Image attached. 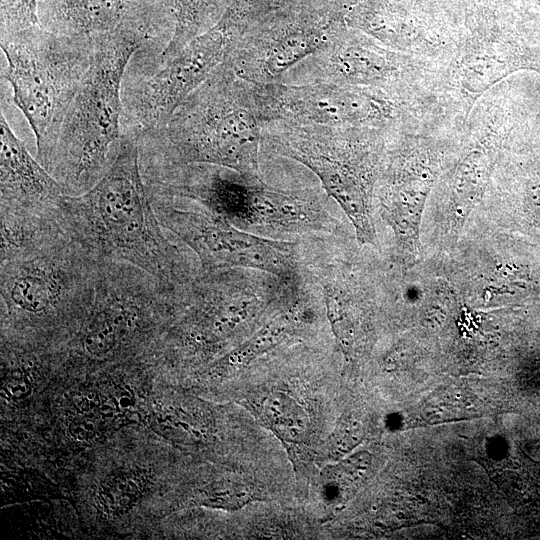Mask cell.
Wrapping results in <instances>:
<instances>
[{"instance_id":"cell-22","label":"cell","mask_w":540,"mask_h":540,"mask_svg":"<svg viewBox=\"0 0 540 540\" xmlns=\"http://www.w3.org/2000/svg\"><path fill=\"white\" fill-rule=\"evenodd\" d=\"M361 424L352 419H342L327 441V453L329 458L340 460L344 458L351 450L357 446L362 439Z\"/></svg>"},{"instance_id":"cell-20","label":"cell","mask_w":540,"mask_h":540,"mask_svg":"<svg viewBox=\"0 0 540 540\" xmlns=\"http://www.w3.org/2000/svg\"><path fill=\"white\" fill-rule=\"evenodd\" d=\"M42 27L39 0H1V36Z\"/></svg>"},{"instance_id":"cell-12","label":"cell","mask_w":540,"mask_h":540,"mask_svg":"<svg viewBox=\"0 0 540 540\" xmlns=\"http://www.w3.org/2000/svg\"><path fill=\"white\" fill-rule=\"evenodd\" d=\"M173 0H39L41 26L53 33L92 42L113 36L137 38L133 60L155 67L173 32Z\"/></svg>"},{"instance_id":"cell-19","label":"cell","mask_w":540,"mask_h":540,"mask_svg":"<svg viewBox=\"0 0 540 540\" xmlns=\"http://www.w3.org/2000/svg\"><path fill=\"white\" fill-rule=\"evenodd\" d=\"M370 463V454L364 451L338 460L336 464L326 467L322 473L325 489L333 488L342 492L350 488L365 476Z\"/></svg>"},{"instance_id":"cell-5","label":"cell","mask_w":540,"mask_h":540,"mask_svg":"<svg viewBox=\"0 0 540 540\" xmlns=\"http://www.w3.org/2000/svg\"><path fill=\"white\" fill-rule=\"evenodd\" d=\"M1 49L7 60L2 77L33 131L37 160L45 166L89 70L94 42L37 27L1 36Z\"/></svg>"},{"instance_id":"cell-6","label":"cell","mask_w":540,"mask_h":540,"mask_svg":"<svg viewBox=\"0 0 540 540\" xmlns=\"http://www.w3.org/2000/svg\"><path fill=\"white\" fill-rule=\"evenodd\" d=\"M263 11V0H233L216 25L175 56L148 74L125 73L122 132L137 137L164 126L183 100L224 61Z\"/></svg>"},{"instance_id":"cell-8","label":"cell","mask_w":540,"mask_h":540,"mask_svg":"<svg viewBox=\"0 0 540 540\" xmlns=\"http://www.w3.org/2000/svg\"><path fill=\"white\" fill-rule=\"evenodd\" d=\"M217 167H183L170 184V193L196 202L238 228L293 233L327 229L329 216L317 198L269 186L261 178L224 177Z\"/></svg>"},{"instance_id":"cell-7","label":"cell","mask_w":540,"mask_h":540,"mask_svg":"<svg viewBox=\"0 0 540 540\" xmlns=\"http://www.w3.org/2000/svg\"><path fill=\"white\" fill-rule=\"evenodd\" d=\"M440 74L436 64L391 50L345 26L317 52L288 71L280 82L375 89L429 108L437 99Z\"/></svg>"},{"instance_id":"cell-16","label":"cell","mask_w":540,"mask_h":540,"mask_svg":"<svg viewBox=\"0 0 540 540\" xmlns=\"http://www.w3.org/2000/svg\"><path fill=\"white\" fill-rule=\"evenodd\" d=\"M293 312L282 313L227 353L218 363L225 371H237L284 341L293 330Z\"/></svg>"},{"instance_id":"cell-21","label":"cell","mask_w":540,"mask_h":540,"mask_svg":"<svg viewBox=\"0 0 540 540\" xmlns=\"http://www.w3.org/2000/svg\"><path fill=\"white\" fill-rule=\"evenodd\" d=\"M255 500L251 489L235 482H220L208 488L202 504L224 510H237Z\"/></svg>"},{"instance_id":"cell-2","label":"cell","mask_w":540,"mask_h":540,"mask_svg":"<svg viewBox=\"0 0 540 540\" xmlns=\"http://www.w3.org/2000/svg\"><path fill=\"white\" fill-rule=\"evenodd\" d=\"M263 128L255 84L223 61L164 126L136 137L140 168L208 164L259 179Z\"/></svg>"},{"instance_id":"cell-1","label":"cell","mask_w":540,"mask_h":540,"mask_svg":"<svg viewBox=\"0 0 540 540\" xmlns=\"http://www.w3.org/2000/svg\"><path fill=\"white\" fill-rule=\"evenodd\" d=\"M57 217L65 232L98 261L128 263L174 286L200 270L186 262L162 231L134 136L122 135L104 176L83 194L65 195Z\"/></svg>"},{"instance_id":"cell-17","label":"cell","mask_w":540,"mask_h":540,"mask_svg":"<svg viewBox=\"0 0 540 540\" xmlns=\"http://www.w3.org/2000/svg\"><path fill=\"white\" fill-rule=\"evenodd\" d=\"M264 422L287 443L296 444L304 440L308 432V416L301 404L285 392L269 394L262 403Z\"/></svg>"},{"instance_id":"cell-23","label":"cell","mask_w":540,"mask_h":540,"mask_svg":"<svg viewBox=\"0 0 540 540\" xmlns=\"http://www.w3.org/2000/svg\"><path fill=\"white\" fill-rule=\"evenodd\" d=\"M68 431L74 439L87 441L95 436L97 424L94 419L88 416H79L70 422Z\"/></svg>"},{"instance_id":"cell-10","label":"cell","mask_w":540,"mask_h":540,"mask_svg":"<svg viewBox=\"0 0 540 540\" xmlns=\"http://www.w3.org/2000/svg\"><path fill=\"white\" fill-rule=\"evenodd\" d=\"M345 26L343 13L321 0L284 1L250 24L224 62L254 84L280 82Z\"/></svg>"},{"instance_id":"cell-24","label":"cell","mask_w":540,"mask_h":540,"mask_svg":"<svg viewBox=\"0 0 540 540\" xmlns=\"http://www.w3.org/2000/svg\"><path fill=\"white\" fill-rule=\"evenodd\" d=\"M5 391L10 397L21 398L29 393V387L22 377L11 378L5 385Z\"/></svg>"},{"instance_id":"cell-11","label":"cell","mask_w":540,"mask_h":540,"mask_svg":"<svg viewBox=\"0 0 540 540\" xmlns=\"http://www.w3.org/2000/svg\"><path fill=\"white\" fill-rule=\"evenodd\" d=\"M149 196L161 226L192 250L202 271L240 268L285 280L295 276L293 243L249 233L199 204L183 209L172 197L154 193Z\"/></svg>"},{"instance_id":"cell-13","label":"cell","mask_w":540,"mask_h":540,"mask_svg":"<svg viewBox=\"0 0 540 540\" xmlns=\"http://www.w3.org/2000/svg\"><path fill=\"white\" fill-rule=\"evenodd\" d=\"M413 133L392 142L377 181L383 216L397 244L410 258L417 255L423 210L438 175L439 164L428 145Z\"/></svg>"},{"instance_id":"cell-3","label":"cell","mask_w":540,"mask_h":540,"mask_svg":"<svg viewBox=\"0 0 540 540\" xmlns=\"http://www.w3.org/2000/svg\"><path fill=\"white\" fill-rule=\"evenodd\" d=\"M140 48L137 38L123 34L94 41L89 70L44 166L66 195L87 192L111 166L123 135V80Z\"/></svg>"},{"instance_id":"cell-9","label":"cell","mask_w":540,"mask_h":540,"mask_svg":"<svg viewBox=\"0 0 540 540\" xmlns=\"http://www.w3.org/2000/svg\"><path fill=\"white\" fill-rule=\"evenodd\" d=\"M255 93L264 126L286 122L408 132L425 122L417 107L375 89L274 82L255 84Z\"/></svg>"},{"instance_id":"cell-18","label":"cell","mask_w":540,"mask_h":540,"mask_svg":"<svg viewBox=\"0 0 540 540\" xmlns=\"http://www.w3.org/2000/svg\"><path fill=\"white\" fill-rule=\"evenodd\" d=\"M144 487L145 479L140 473L115 475L99 487L98 504L108 514L122 513L139 499Z\"/></svg>"},{"instance_id":"cell-14","label":"cell","mask_w":540,"mask_h":540,"mask_svg":"<svg viewBox=\"0 0 540 540\" xmlns=\"http://www.w3.org/2000/svg\"><path fill=\"white\" fill-rule=\"evenodd\" d=\"M0 211L55 216L65 193L0 113Z\"/></svg>"},{"instance_id":"cell-15","label":"cell","mask_w":540,"mask_h":540,"mask_svg":"<svg viewBox=\"0 0 540 540\" xmlns=\"http://www.w3.org/2000/svg\"><path fill=\"white\" fill-rule=\"evenodd\" d=\"M233 0H173V32L155 68L179 53L222 18ZM154 68V69H155Z\"/></svg>"},{"instance_id":"cell-4","label":"cell","mask_w":540,"mask_h":540,"mask_svg":"<svg viewBox=\"0 0 540 540\" xmlns=\"http://www.w3.org/2000/svg\"><path fill=\"white\" fill-rule=\"evenodd\" d=\"M399 132L273 122L263 128L270 151L297 161L343 209L362 244L374 245L373 197L390 143Z\"/></svg>"}]
</instances>
